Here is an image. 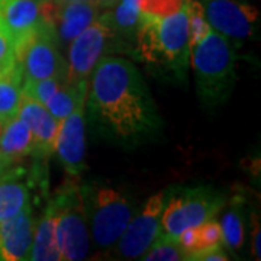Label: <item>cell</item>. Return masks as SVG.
<instances>
[{
	"instance_id": "obj_32",
	"label": "cell",
	"mask_w": 261,
	"mask_h": 261,
	"mask_svg": "<svg viewBox=\"0 0 261 261\" xmlns=\"http://www.w3.org/2000/svg\"><path fill=\"white\" fill-rule=\"evenodd\" d=\"M119 2H121V0H96V3L99 5V8H100V9H108V10L115 8Z\"/></svg>"
},
{
	"instance_id": "obj_3",
	"label": "cell",
	"mask_w": 261,
	"mask_h": 261,
	"mask_svg": "<svg viewBox=\"0 0 261 261\" xmlns=\"http://www.w3.org/2000/svg\"><path fill=\"white\" fill-rule=\"evenodd\" d=\"M195 70L196 90L206 108H216L228 100L237 80V54L231 39L211 31L207 37L190 49Z\"/></svg>"
},
{
	"instance_id": "obj_4",
	"label": "cell",
	"mask_w": 261,
	"mask_h": 261,
	"mask_svg": "<svg viewBox=\"0 0 261 261\" xmlns=\"http://www.w3.org/2000/svg\"><path fill=\"white\" fill-rule=\"evenodd\" d=\"M90 241L100 250H111L137 214V206L121 190L97 183L80 185Z\"/></svg>"
},
{
	"instance_id": "obj_25",
	"label": "cell",
	"mask_w": 261,
	"mask_h": 261,
	"mask_svg": "<svg viewBox=\"0 0 261 261\" xmlns=\"http://www.w3.org/2000/svg\"><path fill=\"white\" fill-rule=\"evenodd\" d=\"M187 0H140V10L144 16L167 18L186 5Z\"/></svg>"
},
{
	"instance_id": "obj_17",
	"label": "cell",
	"mask_w": 261,
	"mask_h": 261,
	"mask_svg": "<svg viewBox=\"0 0 261 261\" xmlns=\"http://www.w3.org/2000/svg\"><path fill=\"white\" fill-rule=\"evenodd\" d=\"M34 151V138L27 123L19 116L3 125L0 132V155L13 166Z\"/></svg>"
},
{
	"instance_id": "obj_16",
	"label": "cell",
	"mask_w": 261,
	"mask_h": 261,
	"mask_svg": "<svg viewBox=\"0 0 261 261\" xmlns=\"http://www.w3.org/2000/svg\"><path fill=\"white\" fill-rule=\"evenodd\" d=\"M25 171L10 166L0 173V221L10 219L29 203V186L23 181Z\"/></svg>"
},
{
	"instance_id": "obj_27",
	"label": "cell",
	"mask_w": 261,
	"mask_h": 261,
	"mask_svg": "<svg viewBox=\"0 0 261 261\" xmlns=\"http://www.w3.org/2000/svg\"><path fill=\"white\" fill-rule=\"evenodd\" d=\"M197 235H199V243H200L199 251L207 250V248H215V247H224L221 224L215 218L199 225L197 226Z\"/></svg>"
},
{
	"instance_id": "obj_34",
	"label": "cell",
	"mask_w": 261,
	"mask_h": 261,
	"mask_svg": "<svg viewBox=\"0 0 261 261\" xmlns=\"http://www.w3.org/2000/svg\"><path fill=\"white\" fill-rule=\"evenodd\" d=\"M60 3H70V2H96V0H56Z\"/></svg>"
},
{
	"instance_id": "obj_15",
	"label": "cell",
	"mask_w": 261,
	"mask_h": 261,
	"mask_svg": "<svg viewBox=\"0 0 261 261\" xmlns=\"http://www.w3.org/2000/svg\"><path fill=\"white\" fill-rule=\"evenodd\" d=\"M44 22L41 0H0V23L16 44Z\"/></svg>"
},
{
	"instance_id": "obj_18",
	"label": "cell",
	"mask_w": 261,
	"mask_h": 261,
	"mask_svg": "<svg viewBox=\"0 0 261 261\" xmlns=\"http://www.w3.org/2000/svg\"><path fill=\"white\" fill-rule=\"evenodd\" d=\"M29 260L60 261V252L56 243V214L51 200L48 202L41 218L35 221Z\"/></svg>"
},
{
	"instance_id": "obj_6",
	"label": "cell",
	"mask_w": 261,
	"mask_h": 261,
	"mask_svg": "<svg viewBox=\"0 0 261 261\" xmlns=\"http://www.w3.org/2000/svg\"><path fill=\"white\" fill-rule=\"evenodd\" d=\"M226 197L212 187L197 186L174 190L168 195L161 216V232L177 238L187 228H195L215 218Z\"/></svg>"
},
{
	"instance_id": "obj_26",
	"label": "cell",
	"mask_w": 261,
	"mask_h": 261,
	"mask_svg": "<svg viewBox=\"0 0 261 261\" xmlns=\"http://www.w3.org/2000/svg\"><path fill=\"white\" fill-rule=\"evenodd\" d=\"M64 82L65 80L56 79V77L42 79L37 82H23V92L45 105V102Z\"/></svg>"
},
{
	"instance_id": "obj_2",
	"label": "cell",
	"mask_w": 261,
	"mask_h": 261,
	"mask_svg": "<svg viewBox=\"0 0 261 261\" xmlns=\"http://www.w3.org/2000/svg\"><path fill=\"white\" fill-rule=\"evenodd\" d=\"M137 56L147 64L163 67L183 79L190 61L187 2L167 18H141L135 34Z\"/></svg>"
},
{
	"instance_id": "obj_19",
	"label": "cell",
	"mask_w": 261,
	"mask_h": 261,
	"mask_svg": "<svg viewBox=\"0 0 261 261\" xmlns=\"http://www.w3.org/2000/svg\"><path fill=\"white\" fill-rule=\"evenodd\" d=\"M23 92V74L18 61L0 71V122L16 118Z\"/></svg>"
},
{
	"instance_id": "obj_10",
	"label": "cell",
	"mask_w": 261,
	"mask_h": 261,
	"mask_svg": "<svg viewBox=\"0 0 261 261\" xmlns=\"http://www.w3.org/2000/svg\"><path fill=\"white\" fill-rule=\"evenodd\" d=\"M205 16L215 32L232 41L254 37L258 27V10L238 0H200Z\"/></svg>"
},
{
	"instance_id": "obj_1",
	"label": "cell",
	"mask_w": 261,
	"mask_h": 261,
	"mask_svg": "<svg viewBox=\"0 0 261 261\" xmlns=\"http://www.w3.org/2000/svg\"><path fill=\"white\" fill-rule=\"evenodd\" d=\"M89 102L97 118L122 140L159 130L161 121L138 68L121 57H102L90 77Z\"/></svg>"
},
{
	"instance_id": "obj_7",
	"label": "cell",
	"mask_w": 261,
	"mask_h": 261,
	"mask_svg": "<svg viewBox=\"0 0 261 261\" xmlns=\"http://www.w3.org/2000/svg\"><path fill=\"white\" fill-rule=\"evenodd\" d=\"M58 45L56 31L45 20L15 44V56L22 70L23 82H37L49 77L65 80L67 61Z\"/></svg>"
},
{
	"instance_id": "obj_22",
	"label": "cell",
	"mask_w": 261,
	"mask_h": 261,
	"mask_svg": "<svg viewBox=\"0 0 261 261\" xmlns=\"http://www.w3.org/2000/svg\"><path fill=\"white\" fill-rule=\"evenodd\" d=\"M141 260L145 261H181L186 260V255L180 248L177 238L168 237L161 232L155 243L152 244Z\"/></svg>"
},
{
	"instance_id": "obj_12",
	"label": "cell",
	"mask_w": 261,
	"mask_h": 261,
	"mask_svg": "<svg viewBox=\"0 0 261 261\" xmlns=\"http://www.w3.org/2000/svg\"><path fill=\"white\" fill-rule=\"evenodd\" d=\"M54 151L68 177L79 178L83 174L86 170L84 105H80L74 112L60 121Z\"/></svg>"
},
{
	"instance_id": "obj_30",
	"label": "cell",
	"mask_w": 261,
	"mask_h": 261,
	"mask_svg": "<svg viewBox=\"0 0 261 261\" xmlns=\"http://www.w3.org/2000/svg\"><path fill=\"white\" fill-rule=\"evenodd\" d=\"M187 260L190 261H228L229 257L226 255L222 247H215V248H207L197 251L192 255L187 257Z\"/></svg>"
},
{
	"instance_id": "obj_14",
	"label": "cell",
	"mask_w": 261,
	"mask_h": 261,
	"mask_svg": "<svg viewBox=\"0 0 261 261\" xmlns=\"http://www.w3.org/2000/svg\"><path fill=\"white\" fill-rule=\"evenodd\" d=\"M35 219L31 205L16 216L0 221V261L29 260Z\"/></svg>"
},
{
	"instance_id": "obj_35",
	"label": "cell",
	"mask_w": 261,
	"mask_h": 261,
	"mask_svg": "<svg viewBox=\"0 0 261 261\" xmlns=\"http://www.w3.org/2000/svg\"><path fill=\"white\" fill-rule=\"evenodd\" d=\"M2 129H3V123L0 122V132H2Z\"/></svg>"
},
{
	"instance_id": "obj_24",
	"label": "cell",
	"mask_w": 261,
	"mask_h": 261,
	"mask_svg": "<svg viewBox=\"0 0 261 261\" xmlns=\"http://www.w3.org/2000/svg\"><path fill=\"white\" fill-rule=\"evenodd\" d=\"M187 13H189V44L192 49L207 37L212 28L206 19L205 10L200 0H187Z\"/></svg>"
},
{
	"instance_id": "obj_8",
	"label": "cell",
	"mask_w": 261,
	"mask_h": 261,
	"mask_svg": "<svg viewBox=\"0 0 261 261\" xmlns=\"http://www.w3.org/2000/svg\"><path fill=\"white\" fill-rule=\"evenodd\" d=\"M106 13L99 15L70 42L65 83L74 86L80 92H89V83L97 61L102 58L109 39L113 37Z\"/></svg>"
},
{
	"instance_id": "obj_33",
	"label": "cell",
	"mask_w": 261,
	"mask_h": 261,
	"mask_svg": "<svg viewBox=\"0 0 261 261\" xmlns=\"http://www.w3.org/2000/svg\"><path fill=\"white\" fill-rule=\"evenodd\" d=\"M10 167V164L6 161V160L3 159L2 155H0V173H3L6 168H9Z\"/></svg>"
},
{
	"instance_id": "obj_31",
	"label": "cell",
	"mask_w": 261,
	"mask_h": 261,
	"mask_svg": "<svg viewBox=\"0 0 261 261\" xmlns=\"http://www.w3.org/2000/svg\"><path fill=\"white\" fill-rule=\"evenodd\" d=\"M252 255L260 258V222L255 215H252Z\"/></svg>"
},
{
	"instance_id": "obj_28",
	"label": "cell",
	"mask_w": 261,
	"mask_h": 261,
	"mask_svg": "<svg viewBox=\"0 0 261 261\" xmlns=\"http://www.w3.org/2000/svg\"><path fill=\"white\" fill-rule=\"evenodd\" d=\"M16 63L15 42L9 31L0 23V71L9 68Z\"/></svg>"
},
{
	"instance_id": "obj_20",
	"label": "cell",
	"mask_w": 261,
	"mask_h": 261,
	"mask_svg": "<svg viewBox=\"0 0 261 261\" xmlns=\"http://www.w3.org/2000/svg\"><path fill=\"white\" fill-rule=\"evenodd\" d=\"M113 34L123 37H134L138 31L142 13L140 0H121L111 12H105Z\"/></svg>"
},
{
	"instance_id": "obj_5",
	"label": "cell",
	"mask_w": 261,
	"mask_h": 261,
	"mask_svg": "<svg viewBox=\"0 0 261 261\" xmlns=\"http://www.w3.org/2000/svg\"><path fill=\"white\" fill-rule=\"evenodd\" d=\"M56 214V243L60 261L84 260L90 251V231L80 183L70 177L51 199Z\"/></svg>"
},
{
	"instance_id": "obj_11",
	"label": "cell",
	"mask_w": 261,
	"mask_h": 261,
	"mask_svg": "<svg viewBox=\"0 0 261 261\" xmlns=\"http://www.w3.org/2000/svg\"><path fill=\"white\" fill-rule=\"evenodd\" d=\"M41 8L44 20L56 31L58 44H70L100 15L96 2L60 3L56 0H41Z\"/></svg>"
},
{
	"instance_id": "obj_13",
	"label": "cell",
	"mask_w": 261,
	"mask_h": 261,
	"mask_svg": "<svg viewBox=\"0 0 261 261\" xmlns=\"http://www.w3.org/2000/svg\"><path fill=\"white\" fill-rule=\"evenodd\" d=\"M18 116L27 123L34 138L32 155L37 159H48L56 149V138L60 122L51 115L44 103L22 92Z\"/></svg>"
},
{
	"instance_id": "obj_9",
	"label": "cell",
	"mask_w": 261,
	"mask_h": 261,
	"mask_svg": "<svg viewBox=\"0 0 261 261\" xmlns=\"http://www.w3.org/2000/svg\"><path fill=\"white\" fill-rule=\"evenodd\" d=\"M167 200V190L152 195L140 212L126 225L118 243L109 251L119 260H138L161 235V216Z\"/></svg>"
},
{
	"instance_id": "obj_29",
	"label": "cell",
	"mask_w": 261,
	"mask_h": 261,
	"mask_svg": "<svg viewBox=\"0 0 261 261\" xmlns=\"http://www.w3.org/2000/svg\"><path fill=\"white\" fill-rule=\"evenodd\" d=\"M177 243L180 245V248L185 252L186 260L189 255L199 251L200 250V243H199V235H197V226L185 229L177 237Z\"/></svg>"
},
{
	"instance_id": "obj_21",
	"label": "cell",
	"mask_w": 261,
	"mask_h": 261,
	"mask_svg": "<svg viewBox=\"0 0 261 261\" xmlns=\"http://www.w3.org/2000/svg\"><path fill=\"white\" fill-rule=\"evenodd\" d=\"M86 99L87 93L80 92L74 86L64 82L45 102V106L51 115L60 122L71 112H74L80 105H86Z\"/></svg>"
},
{
	"instance_id": "obj_23",
	"label": "cell",
	"mask_w": 261,
	"mask_h": 261,
	"mask_svg": "<svg viewBox=\"0 0 261 261\" xmlns=\"http://www.w3.org/2000/svg\"><path fill=\"white\" fill-rule=\"evenodd\" d=\"M221 229H222V243L231 250H240L244 244V218L241 211L233 207L222 216Z\"/></svg>"
}]
</instances>
